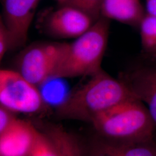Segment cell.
I'll return each mask as SVG.
<instances>
[{
  "mask_svg": "<svg viewBox=\"0 0 156 156\" xmlns=\"http://www.w3.org/2000/svg\"><path fill=\"white\" fill-rule=\"evenodd\" d=\"M134 98H136L122 80L101 69L60 104L57 114L64 119L91 123L102 112Z\"/></svg>",
  "mask_w": 156,
  "mask_h": 156,
  "instance_id": "obj_1",
  "label": "cell"
},
{
  "mask_svg": "<svg viewBox=\"0 0 156 156\" xmlns=\"http://www.w3.org/2000/svg\"><path fill=\"white\" fill-rule=\"evenodd\" d=\"M69 44L45 43L33 45L23 51L18 63V72L36 86L52 79Z\"/></svg>",
  "mask_w": 156,
  "mask_h": 156,
  "instance_id": "obj_4",
  "label": "cell"
},
{
  "mask_svg": "<svg viewBox=\"0 0 156 156\" xmlns=\"http://www.w3.org/2000/svg\"><path fill=\"white\" fill-rule=\"evenodd\" d=\"M39 1L1 0L2 21L10 34L12 48L20 46L26 42Z\"/></svg>",
  "mask_w": 156,
  "mask_h": 156,
  "instance_id": "obj_7",
  "label": "cell"
},
{
  "mask_svg": "<svg viewBox=\"0 0 156 156\" xmlns=\"http://www.w3.org/2000/svg\"><path fill=\"white\" fill-rule=\"evenodd\" d=\"M98 138L120 144L154 140L156 127L147 108L134 98L102 112L93 122Z\"/></svg>",
  "mask_w": 156,
  "mask_h": 156,
  "instance_id": "obj_2",
  "label": "cell"
},
{
  "mask_svg": "<svg viewBox=\"0 0 156 156\" xmlns=\"http://www.w3.org/2000/svg\"><path fill=\"white\" fill-rule=\"evenodd\" d=\"M146 14L156 17V0H146Z\"/></svg>",
  "mask_w": 156,
  "mask_h": 156,
  "instance_id": "obj_18",
  "label": "cell"
},
{
  "mask_svg": "<svg viewBox=\"0 0 156 156\" xmlns=\"http://www.w3.org/2000/svg\"><path fill=\"white\" fill-rule=\"evenodd\" d=\"M15 117L12 112L3 106H0V133L4 131L11 124Z\"/></svg>",
  "mask_w": 156,
  "mask_h": 156,
  "instance_id": "obj_17",
  "label": "cell"
},
{
  "mask_svg": "<svg viewBox=\"0 0 156 156\" xmlns=\"http://www.w3.org/2000/svg\"><path fill=\"white\" fill-rule=\"evenodd\" d=\"M91 151L99 156H156V142L153 140L135 144H120L98 138Z\"/></svg>",
  "mask_w": 156,
  "mask_h": 156,
  "instance_id": "obj_11",
  "label": "cell"
},
{
  "mask_svg": "<svg viewBox=\"0 0 156 156\" xmlns=\"http://www.w3.org/2000/svg\"><path fill=\"white\" fill-rule=\"evenodd\" d=\"M1 106L10 111L34 113L44 106L43 98L37 86L17 71H0Z\"/></svg>",
  "mask_w": 156,
  "mask_h": 156,
  "instance_id": "obj_5",
  "label": "cell"
},
{
  "mask_svg": "<svg viewBox=\"0 0 156 156\" xmlns=\"http://www.w3.org/2000/svg\"><path fill=\"white\" fill-rule=\"evenodd\" d=\"M89 156H98V155H97V154H95V153H94L93 152H92L91 151V152H90V154Z\"/></svg>",
  "mask_w": 156,
  "mask_h": 156,
  "instance_id": "obj_20",
  "label": "cell"
},
{
  "mask_svg": "<svg viewBox=\"0 0 156 156\" xmlns=\"http://www.w3.org/2000/svg\"><path fill=\"white\" fill-rule=\"evenodd\" d=\"M30 156H58V154L47 135L39 132Z\"/></svg>",
  "mask_w": 156,
  "mask_h": 156,
  "instance_id": "obj_15",
  "label": "cell"
},
{
  "mask_svg": "<svg viewBox=\"0 0 156 156\" xmlns=\"http://www.w3.org/2000/svg\"><path fill=\"white\" fill-rule=\"evenodd\" d=\"M146 14L140 0H102L101 16L109 20L140 27Z\"/></svg>",
  "mask_w": 156,
  "mask_h": 156,
  "instance_id": "obj_10",
  "label": "cell"
},
{
  "mask_svg": "<svg viewBox=\"0 0 156 156\" xmlns=\"http://www.w3.org/2000/svg\"><path fill=\"white\" fill-rule=\"evenodd\" d=\"M45 134L54 145L58 156H83L76 138L61 127L49 126Z\"/></svg>",
  "mask_w": 156,
  "mask_h": 156,
  "instance_id": "obj_12",
  "label": "cell"
},
{
  "mask_svg": "<svg viewBox=\"0 0 156 156\" xmlns=\"http://www.w3.org/2000/svg\"><path fill=\"white\" fill-rule=\"evenodd\" d=\"M12 48L9 33L1 18L0 21V60L4 58L8 50Z\"/></svg>",
  "mask_w": 156,
  "mask_h": 156,
  "instance_id": "obj_16",
  "label": "cell"
},
{
  "mask_svg": "<svg viewBox=\"0 0 156 156\" xmlns=\"http://www.w3.org/2000/svg\"><path fill=\"white\" fill-rule=\"evenodd\" d=\"M61 5H62L65 2H66V0H56Z\"/></svg>",
  "mask_w": 156,
  "mask_h": 156,
  "instance_id": "obj_19",
  "label": "cell"
},
{
  "mask_svg": "<svg viewBox=\"0 0 156 156\" xmlns=\"http://www.w3.org/2000/svg\"><path fill=\"white\" fill-rule=\"evenodd\" d=\"M102 1V0H66L62 5L69 6L83 12L95 22L101 17Z\"/></svg>",
  "mask_w": 156,
  "mask_h": 156,
  "instance_id": "obj_14",
  "label": "cell"
},
{
  "mask_svg": "<svg viewBox=\"0 0 156 156\" xmlns=\"http://www.w3.org/2000/svg\"><path fill=\"white\" fill-rule=\"evenodd\" d=\"M94 20L83 12L69 6L62 5L48 17L46 27L54 37L78 38L94 23Z\"/></svg>",
  "mask_w": 156,
  "mask_h": 156,
  "instance_id": "obj_8",
  "label": "cell"
},
{
  "mask_svg": "<svg viewBox=\"0 0 156 156\" xmlns=\"http://www.w3.org/2000/svg\"><path fill=\"white\" fill-rule=\"evenodd\" d=\"M110 20L101 17L83 34L69 44L52 79L92 76L102 69L108 44Z\"/></svg>",
  "mask_w": 156,
  "mask_h": 156,
  "instance_id": "obj_3",
  "label": "cell"
},
{
  "mask_svg": "<svg viewBox=\"0 0 156 156\" xmlns=\"http://www.w3.org/2000/svg\"><path fill=\"white\" fill-rule=\"evenodd\" d=\"M142 50L147 58L156 57V17L146 14L139 27Z\"/></svg>",
  "mask_w": 156,
  "mask_h": 156,
  "instance_id": "obj_13",
  "label": "cell"
},
{
  "mask_svg": "<svg viewBox=\"0 0 156 156\" xmlns=\"http://www.w3.org/2000/svg\"><path fill=\"white\" fill-rule=\"evenodd\" d=\"M149 59L122 73L119 79L135 98L147 105L156 128V60Z\"/></svg>",
  "mask_w": 156,
  "mask_h": 156,
  "instance_id": "obj_6",
  "label": "cell"
},
{
  "mask_svg": "<svg viewBox=\"0 0 156 156\" xmlns=\"http://www.w3.org/2000/svg\"><path fill=\"white\" fill-rule=\"evenodd\" d=\"M38 133L31 124L15 117L0 133L1 156H30Z\"/></svg>",
  "mask_w": 156,
  "mask_h": 156,
  "instance_id": "obj_9",
  "label": "cell"
},
{
  "mask_svg": "<svg viewBox=\"0 0 156 156\" xmlns=\"http://www.w3.org/2000/svg\"><path fill=\"white\" fill-rule=\"evenodd\" d=\"M153 58V59H156V57H153V58Z\"/></svg>",
  "mask_w": 156,
  "mask_h": 156,
  "instance_id": "obj_21",
  "label": "cell"
}]
</instances>
